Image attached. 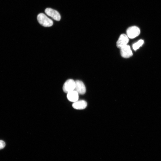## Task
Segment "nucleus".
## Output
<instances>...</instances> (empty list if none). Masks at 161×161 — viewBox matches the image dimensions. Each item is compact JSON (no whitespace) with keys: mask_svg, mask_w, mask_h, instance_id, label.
I'll return each mask as SVG.
<instances>
[{"mask_svg":"<svg viewBox=\"0 0 161 161\" xmlns=\"http://www.w3.org/2000/svg\"><path fill=\"white\" fill-rule=\"evenodd\" d=\"M140 30L136 26H132L127 30L126 35L129 38L134 39L138 36L140 33Z\"/></svg>","mask_w":161,"mask_h":161,"instance_id":"2","label":"nucleus"},{"mask_svg":"<svg viewBox=\"0 0 161 161\" xmlns=\"http://www.w3.org/2000/svg\"><path fill=\"white\" fill-rule=\"evenodd\" d=\"M5 146V143L4 141L0 140V149H3Z\"/></svg>","mask_w":161,"mask_h":161,"instance_id":"11","label":"nucleus"},{"mask_svg":"<svg viewBox=\"0 0 161 161\" xmlns=\"http://www.w3.org/2000/svg\"><path fill=\"white\" fill-rule=\"evenodd\" d=\"M120 49L121 55L123 57L128 58L133 55L132 50L129 46L127 45Z\"/></svg>","mask_w":161,"mask_h":161,"instance_id":"7","label":"nucleus"},{"mask_svg":"<svg viewBox=\"0 0 161 161\" xmlns=\"http://www.w3.org/2000/svg\"><path fill=\"white\" fill-rule=\"evenodd\" d=\"M45 12L48 16L55 20L60 21L61 20V17L60 13L52 8H46L45 10Z\"/></svg>","mask_w":161,"mask_h":161,"instance_id":"4","label":"nucleus"},{"mask_svg":"<svg viewBox=\"0 0 161 161\" xmlns=\"http://www.w3.org/2000/svg\"><path fill=\"white\" fill-rule=\"evenodd\" d=\"M143 43L144 41L143 40H140L136 43H134L132 47L133 49L135 50L139 49L140 47L142 46Z\"/></svg>","mask_w":161,"mask_h":161,"instance_id":"10","label":"nucleus"},{"mask_svg":"<svg viewBox=\"0 0 161 161\" xmlns=\"http://www.w3.org/2000/svg\"><path fill=\"white\" fill-rule=\"evenodd\" d=\"M79 94L76 91L73 90L67 93V98L70 101L75 103L78 101Z\"/></svg>","mask_w":161,"mask_h":161,"instance_id":"8","label":"nucleus"},{"mask_svg":"<svg viewBox=\"0 0 161 161\" xmlns=\"http://www.w3.org/2000/svg\"><path fill=\"white\" fill-rule=\"evenodd\" d=\"M129 38L126 35L123 34L121 35L117 42V47L121 49L124 46L128 45L129 41Z\"/></svg>","mask_w":161,"mask_h":161,"instance_id":"5","label":"nucleus"},{"mask_svg":"<svg viewBox=\"0 0 161 161\" xmlns=\"http://www.w3.org/2000/svg\"><path fill=\"white\" fill-rule=\"evenodd\" d=\"M74 90L79 94L84 95L86 92V88L84 84L82 81L77 80L75 81V87Z\"/></svg>","mask_w":161,"mask_h":161,"instance_id":"6","label":"nucleus"},{"mask_svg":"<svg viewBox=\"0 0 161 161\" xmlns=\"http://www.w3.org/2000/svg\"><path fill=\"white\" fill-rule=\"evenodd\" d=\"M37 19L39 23L44 27H50L53 24V21L43 13L38 15Z\"/></svg>","mask_w":161,"mask_h":161,"instance_id":"1","label":"nucleus"},{"mask_svg":"<svg viewBox=\"0 0 161 161\" xmlns=\"http://www.w3.org/2000/svg\"><path fill=\"white\" fill-rule=\"evenodd\" d=\"M75 87V81L72 79L67 80L64 83L63 87L64 92L68 93L74 90Z\"/></svg>","mask_w":161,"mask_h":161,"instance_id":"3","label":"nucleus"},{"mask_svg":"<svg viewBox=\"0 0 161 161\" xmlns=\"http://www.w3.org/2000/svg\"><path fill=\"white\" fill-rule=\"evenodd\" d=\"M87 103L85 101L82 100L77 101L74 103L72 106L73 107L77 109H83L87 107Z\"/></svg>","mask_w":161,"mask_h":161,"instance_id":"9","label":"nucleus"}]
</instances>
